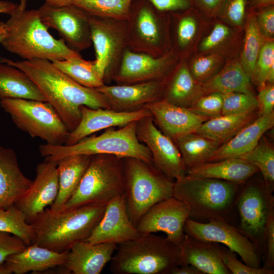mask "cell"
<instances>
[{
  "instance_id": "1",
  "label": "cell",
  "mask_w": 274,
  "mask_h": 274,
  "mask_svg": "<svg viewBox=\"0 0 274 274\" xmlns=\"http://www.w3.org/2000/svg\"><path fill=\"white\" fill-rule=\"evenodd\" d=\"M7 63L24 72L37 84L46 101L55 110L71 131L79 124L80 107L111 109L108 100L95 88L83 86L57 68L47 59L14 61L1 58Z\"/></svg>"
},
{
  "instance_id": "2",
  "label": "cell",
  "mask_w": 274,
  "mask_h": 274,
  "mask_svg": "<svg viewBox=\"0 0 274 274\" xmlns=\"http://www.w3.org/2000/svg\"><path fill=\"white\" fill-rule=\"evenodd\" d=\"M5 23L1 44L23 60L47 59L50 61L81 56L62 39L54 38L43 23L38 10L18 7Z\"/></svg>"
},
{
  "instance_id": "3",
  "label": "cell",
  "mask_w": 274,
  "mask_h": 274,
  "mask_svg": "<svg viewBox=\"0 0 274 274\" xmlns=\"http://www.w3.org/2000/svg\"><path fill=\"white\" fill-rule=\"evenodd\" d=\"M106 204H88L54 211L46 208L30 223L36 244L53 251L69 250L85 241L102 217Z\"/></svg>"
},
{
  "instance_id": "4",
  "label": "cell",
  "mask_w": 274,
  "mask_h": 274,
  "mask_svg": "<svg viewBox=\"0 0 274 274\" xmlns=\"http://www.w3.org/2000/svg\"><path fill=\"white\" fill-rule=\"evenodd\" d=\"M242 184L185 175L175 181L173 196L189 207L190 218L223 221L235 226L236 200Z\"/></svg>"
},
{
  "instance_id": "5",
  "label": "cell",
  "mask_w": 274,
  "mask_h": 274,
  "mask_svg": "<svg viewBox=\"0 0 274 274\" xmlns=\"http://www.w3.org/2000/svg\"><path fill=\"white\" fill-rule=\"evenodd\" d=\"M179 249L166 237L141 233L117 245L110 261L115 274H169L178 265Z\"/></svg>"
},
{
  "instance_id": "6",
  "label": "cell",
  "mask_w": 274,
  "mask_h": 274,
  "mask_svg": "<svg viewBox=\"0 0 274 274\" xmlns=\"http://www.w3.org/2000/svg\"><path fill=\"white\" fill-rule=\"evenodd\" d=\"M137 121L132 122L118 129H114L113 127L106 129L99 135L91 134L71 145H41L39 152L45 159L56 162L73 155L91 156L108 154L121 158H136L153 165L149 149L138 139Z\"/></svg>"
},
{
  "instance_id": "7",
  "label": "cell",
  "mask_w": 274,
  "mask_h": 274,
  "mask_svg": "<svg viewBox=\"0 0 274 274\" xmlns=\"http://www.w3.org/2000/svg\"><path fill=\"white\" fill-rule=\"evenodd\" d=\"M124 197L133 224L153 205L173 196L174 181L152 164L134 158L123 159Z\"/></svg>"
},
{
  "instance_id": "8",
  "label": "cell",
  "mask_w": 274,
  "mask_h": 274,
  "mask_svg": "<svg viewBox=\"0 0 274 274\" xmlns=\"http://www.w3.org/2000/svg\"><path fill=\"white\" fill-rule=\"evenodd\" d=\"M123 159L108 154L91 156L77 189L63 209L88 204H107L124 195Z\"/></svg>"
},
{
  "instance_id": "9",
  "label": "cell",
  "mask_w": 274,
  "mask_h": 274,
  "mask_svg": "<svg viewBox=\"0 0 274 274\" xmlns=\"http://www.w3.org/2000/svg\"><path fill=\"white\" fill-rule=\"evenodd\" d=\"M0 106L17 127L32 138L53 145L65 144L70 131L48 102L7 99L1 100Z\"/></svg>"
},
{
  "instance_id": "10",
  "label": "cell",
  "mask_w": 274,
  "mask_h": 274,
  "mask_svg": "<svg viewBox=\"0 0 274 274\" xmlns=\"http://www.w3.org/2000/svg\"><path fill=\"white\" fill-rule=\"evenodd\" d=\"M272 192L262 177L252 176L241 185L236 200L235 227L256 246L262 257L267 223L274 214Z\"/></svg>"
},
{
  "instance_id": "11",
  "label": "cell",
  "mask_w": 274,
  "mask_h": 274,
  "mask_svg": "<svg viewBox=\"0 0 274 274\" xmlns=\"http://www.w3.org/2000/svg\"><path fill=\"white\" fill-rule=\"evenodd\" d=\"M169 14L146 0H133L126 20L128 48L154 57L171 51L168 49Z\"/></svg>"
},
{
  "instance_id": "12",
  "label": "cell",
  "mask_w": 274,
  "mask_h": 274,
  "mask_svg": "<svg viewBox=\"0 0 274 274\" xmlns=\"http://www.w3.org/2000/svg\"><path fill=\"white\" fill-rule=\"evenodd\" d=\"M89 21L96 67L107 84L112 81L128 48L126 20L90 15Z\"/></svg>"
},
{
  "instance_id": "13",
  "label": "cell",
  "mask_w": 274,
  "mask_h": 274,
  "mask_svg": "<svg viewBox=\"0 0 274 274\" xmlns=\"http://www.w3.org/2000/svg\"><path fill=\"white\" fill-rule=\"evenodd\" d=\"M185 233L198 239L221 244L240 256L243 262L255 267H261L262 256L256 246L234 225L212 220L201 222L189 218Z\"/></svg>"
},
{
  "instance_id": "14",
  "label": "cell",
  "mask_w": 274,
  "mask_h": 274,
  "mask_svg": "<svg viewBox=\"0 0 274 274\" xmlns=\"http://www.w3.org/2000/svg\"><path fill=\"white\" fill-rule=\"evenodd\" d=\"M38 10L43 23L56 30L71 49L79 53L92 44L90 15L80 8L72 4L56 7L45 3Z\"/></svg>"
},
{
  "instance_id": "15",
  "label": "cell",
  "mask_w": 274,
  "mask_h": 274,
  "mask_svg": "<svg viewBox=\"0 0 274 274\" xmlns=\"http://www.w3.org/2000/svg\"><path fill=\"white\" fill-rule=\"evenodd\" d=\"M136 132L140 142L149 149L156 169L174 181L186 175V168L178 148L157 128L152 116L137 121Z\"/></svg>"
},
{
  "instance_id": "16",
  "label": "cell",
  "mask_w": 274,
  "mask_h": 274,
  "mask_svg": "<svg viewBox=\"0 0 274 274\" xmlns=\"http://www.w3.org/2000/svg\"><path fill=\"white\" fill-rule=\"evenodd\" d=\"M177 60L178 57L172 51L154 57L128 48L112 81L117 84L164 81L176 66Z\"/></svg>"
},
{
  "instance_id": "17",
  "label": "cell",
  "mask_w": 274,
  "mask_h": 274,
  "mask_svg": "<svg viewBox=\"0 0 274 274\" xmlns=\"http://www.w3.org/2000/svg\"><path fill=\"white\" fill-rule=\"evenodd\" d=\"M190 214L189 207L173 196L151 207L136 226L141 233L164 232L168 241L179 247L184 238V226Z\"/></svg>"
},
{
  "instance_id": "18",
  "label": "cell",
  "mask_w": 274,
  "mask_h": 274,
  "mask_svg": "<svg viewBox=\"0 0 274 274\" xmlns=\"http://www.w3.org/2000/svg\"><path fill=\"white\" fill-rule=\"evenodd\" d=\"M59 188L57 162L47 159L38 164L36 176L25 193L14 204L30 223L56 199Z\"/></svg>"
},
{
  "instance_id": "19",
  "label": "cell",
  "mask_w": 274,
  "mask_h": 274,
  "mask_svg": "<svg viewBox=\"0 0 274 274\" xmlns=\"http://www.w3.org/2000/svg\"><path fill=\"white\" fill-rule=\"evenodd\" d=\"M141 234L129 218L123 195L106 205L102 217L85 241L91 244L118 245L134 239Z\"/></svg>"
},
{
  "instance_id": "20",
  "label": "cell",
  "mask_w": 274,
  "mask_h": 274,
  "mask_svg": "<svg viewBox=\"0 0 274 274\" xmlns=\"http://www.w3.org/2000/svg\"><path fill=\"white\" fill-rule=\"evenodd\" d=\"M81 120L70 131L64 144L71 145L98 131L117 126H123L133 121L152 116L147 109L130 112H119L105 108L92 109L85 106L80 107Z\"/></svg>"
},
{
  "instance_id": "21",
  "label": "cell",
  "mask_w": 274,
  "mask_h": 274,
  "mask_svg": "<svg viewBox=\"0 0 274 274\" xmlns=\"http://www.w3.org/2000/svg\"><path fill=\"white\" fill-rule=\"evenodd\" d=\"M165 80L116 85L105 84L96 89L106 97L111 109L130 112L162 99Z\"/></svg>"
},
{
  "instance_id": "22",
  "label": "cell",
  "mask_w": 274,
  "mask_h": 274,
  "mask_svg": "<svg viewBox=\"0 0 274 274\" xmlns=\"http://www.w3.org/2000/svg\"><path fill=\"white\" fill-rule=\"evenodd\" d=\"M143 108L150 112L155 125L172 140L181 135L196 131L203 122L210 119L163 99L148 104Z\"/></svg>"
},
{
  "instance_id": "23",
  "label": "cell",
  "mask_w": 274,
  "mask_h": 274,
  "mask_svg": "<svg viewBox=\"0 0 274 274\" xmlns=\"http://www.w3.org/2000/svg\"><path fill=\"white\" fill-rule=\"evenodd\" d=\"M116 247V244L112 243L91 244L86 241L78 242L68 250L63 267L67 273L99 274L111 261Z\"/></svg>"
},
{
  "instance_id": "24",
  "label": "cell",
  "mask_w": 274,
  "mask_h": 274,
  "mask_svg": "<svg viewBox=\"0 0 274 274\" xmlns=\"http://www.w3.org/2000/svg\"><path fill=\"white\" fill-rule=\"evenodd\" d=\"M32 182L21 170L15 151L0 145V209L15 204Z\"/></svg>"
},
{
  "instance_id": "25",
  "label": "cell",
  "mask_w": 274,
  "mask_h": 274,
  "mask_svg": "<svg viewBox=\"0 0 274 274\" xmlns=\"http://www.w3.org/2000/svg\"><path fill=\"white\" fill-rule=\"evenodd\" d=\"M178 247V265H192L203 274H231L221 260L217 243L201 241L185 233Z\"/></svg>"
},
{
  "instance_id": "26",
  "label": "cell",
  "mask_w": 274,
  "mask_h": 274,
  "mask_svg": "<svg viewBox=\"0 0 274 274\" xmlns=\"http://www.w3.org/2000/svg\"><path fill=\"white\" fill-rule=\"evenodd\" d=\"M68 253V250L58 252L31 244L21 251L9 256L4 263L12 273L40 272L63 266L66 263Z\"/></svg>"
},
{
  "instance_id": "27",
  "label": "cell",
  "mask_w": 274,
  "mask_h": 274,
  "mask_svg": "<svg viewBox=\"0 0 274 274\" xmlns=\"http://www.w3.org/2000/svg\"><path fill=\"white\" fill-rule=\"evenodd\" d=\"M274 125V112L258 116L242 129L227 142L220 145L214 152L209 162L229 158H241L251 151L261 136Z\"/></svg>"
},
{
  "instance_id": "28",
  "label": "cell",
  "mask_w": 274,
  "mask_h": 274,
  "mask_svg": "<svg viewBox=\"0 0 274 274\" xmlns=\"http://www.w3.org/2000/svg\"><path fill=\"white\" fill-rule=\"evenodd\" d=\"M201 96V84L184 62L177 65L164 81L162 99L174 105L188 109Z\"/></svg>"
},
{
  "instance_id": "29",
  "label": "cell",
  "mask_w": 274,
  "mask_h": 274,
  "mask_svg": "<svg viewBox=\"0 0 274 274\" xmlns=\"http://www.w3.org/2000/svg\"><path fill=\"white\" fill-rule=\"evenodd\" d=\"M259 172L256 166L242 158H229L189 169L186 175L243 184Z\"/></svg>"
},
{
  "instance_id": "30",
  "label": "cell",
  "mask_w": 274,
  "mask_h": 274,
  "mask_svg": "<svg viewBox=\"0 0 274 274\" xmlns=\"http://www.w3.org/2000/svg\"><path fill=\"white\" fill-rule=\"evenodd\" d=\"M90 156L73 155L57 161L59 188L57 196L50 206L54 211L63 209L77 189L90 162Z\"/></svg>"
},
{
  "instance_id": "31",
  "label": "cell",
  "mask_w": 274,
  "mask_h": 274,
  "mask_svg": "<svg viewBox=\"0 0 274 274\" xmlns=\"http://www.w3.org/2000/svg\"><path fill=\"white\" fill-rule=\"evenodd\" d=\"M7 99L47 101L37 84L24 72L0 62V101Z\"/></svg>"
},
{
  "instance_id": "32",
  "label": "cell",
  "mask_w": 274,
  "mask_h": 274,
  "mask_svg": "<svg viewBox=\"0 0 274 274\" xmlns=\"http://www.w3.org/2000/svg\"><path fill=\"white\" fill-rule=\"evenodd\" d=\"M201 86L202 95L230 92L254 95L250 77L241 63L236 61L226 64L219 72L201 84Z\"/></svg>"
},
{
  "instance_id": "33",
  "label": "cell",
  "mask_w": 274,
  "mask_h": 274,
  "mask_svg": "<svg viewBox=\"0 0 274 274\" xmlns=\"http://www.w3.org/2000/svg\"><path fill=\"white\" fill-rule=\"evenodd\" d=\"M258 116V109L240 114L221 115L203 122L196 132L221 145Z\"/></svg>"
},
{
  "instance_id": "34",
  "label": "cell",
  "mask_w": 274,
  "mask_h": 274,
  "mask_svg": "<svg viewBox=\"0 0 274 274\" xmlns=\"http://www.w3.org/2000/svg\"><path fill=\"white\" fill-rule=\"evenodd\" d=\"M173 141L181 153L186 170L209 162L220 146L196 131L181 135Z\"/></svg>"
},
{
  "instance_id": "35",
  "label": "cell",
  "mask_w": 274,
  "mask_h": 274,
  "mask_svg": "<svg viewBox=\"0 0 274 274\" xmlns=\"http://www.w3.org/2000/svg\"><path fill=\"white\" fill-rule=\"evenodd\" d=\"M51 62L57 68L83 86L96 89L105 84L95 60H86L79 56Z\"/></svg>"
},
{
  "instance_id": "36",
  "label": "cell",
  "mask_w": 274,
  "mask_h": 274,
  "mask_svg": "<svg viewBox=\"0 0 274 274\" xmlns=\"http://www.w3.org/2000/svg\"><path fill=\"white\" fill-rule=\"evenodd\" d=\"M263 38L257 27L255 12L250 10L247 19L244 44L240 63L252 82L254 80L256 61L264 43Z\"/></svg>"
},
{
  "instance_id": "37",
  "label": "cell",
  "mask_w": 274,
  "mask_h": 274,
  "mask_svg": "<svg viewBox=\"0 0 274 274\" xmlns=\"http://www.w3.org/2000/svg\"><path fill=\"white\" fill-rule=\"evenodd\" d=\"M133 0H72V4L91 16L126 20Z\"/></svg>"
},
{
  "instance_id": "38",
  "label": "cell",
  "mask_w": 274,
  "mask_h": 274,
  "mask_svg": "<svg viewBox=\"0 0 274 274\" xmlns=\"http://www.w3.org/2000/svg\"><path fill=\"white\" fill-rule=\"evenodd\" d=\"M256 166L267 188L273 191L274 148L263 135L257 145L241 157Z\"/></svg>"
},
{
  "instance_id": "39",
  "label": "cell",
  "mask_w": 274,
  "mask_h": 274,
  "mask_svg": "<svg viewBox=\"0 0 274 274\" xmlns=\"http://www.w3.org/2000/svg\"><path fill=\"white\" fill-rule=\"evenodd\" d=\"M0 231L7 232L20 238L28 246L32 243L33 231L24 214L14 204L0 209Z\"/></svg>"
},
{
  "instance_id": "40",
  "label": "cell",
  "mask_w": 274,
  "mask_h": 274,
  "mask_svg": "<svg viewBox=\"0 0 274 274\" xmlns=\"http://www.w3.org/2000/svg\"><path fill=\"white\" fill-rule=\"evenodd\" d=\"M170 13L177 18L175 27V41L177 48L182 52L187 47L195 35L197 24L189 9Z\"/></svg>"
},
{
  "instance_id": "41",
  "label": "cell",
  "mask_w": 274,
  "mask_h": 274,
  "mask_svg": "<svg viewBox=\"0 0 274 274\" xmlns=\"http://www.w3.org/2000/svg\"><path fill=\"white\" fill-rule=\"evenodd\" d=\"M222 94L221 115L240 114L258 109V101L254 95L239 92Z\"/></svg>"
},
{
  "instance_id": "42",
  "label": "cell",
  "mask_w": 274,
  "mask_h": 274,
  "mask_svg": "<svg viewBox=\"0 0 274 274\" xmlns=\"http://www.w3.org/2000/svg\"><path fill=\"white\" fill-rule=\"evenodd\" d=\"M222 60V58L216 54L199 57L193 60L189 69L194 79L202 84L217 73Z\"/></svg>"
},
{
  "instance_id": "43",
  "label": "cell",
  "mask_w": 274,
  "mask_h": 274,
  "mask_svg": "<svg viewBox=\"0 0 274 274\" xmlns=\"http://www.w3.org/2000/svg\"><path fill=\"white\" fill-rule=\"evenodd\" d=\"M218 252L222 261L228 269L231 274H273L274 269L263 267L255 268L239 261L236 254L225 246L218 244Z\"/></svg>"
},
{
  "instance_id": "44",
  "label": "cell",
  "mask_w": 274,
  "mask_h": 274,
  "mask_svg": "<svg viewBox=\"0 0 274 274\" xmlns=\"http://www.w3.org/2000/svg\"><path fill=\"white\" fill-rule=\"evenodd\" d=\"M274 66V43L264 42L258 55L255 70L254 82L260 88L267 82L271 68Z\"/></svg>"
},
{
  "instance_id": "45",
  "label": "cell",
  "mask_w": 274,
  "mask_h": 274,
  "mask_svg": "<svg viewBox=\"0 0 274 274\" xmlns=\"http://www.w3.org/2000/svg\"><path fill=\"white\" fill-rule=\"evenodd\" d=\"M222 94L213 93L200 97L188 109L193 113L209 119L221 115Z\"/></svg>"
},
{
  "instance_id": "46",
  "label": "cell",
  "mask_w": 274,
  "mask_h": 274,
  "mask_svg": "<svg viewBox=\"0 0 274 274\" xmlns=\"http://www.w3.org/2000/svg\"><path fill=\"white\" fill-rule=\"evenodd\" d=\"M248 7V0H224L217 14L234 25L244 21Z\"/></svg>"
},
{
  "instance_id": "47",
  "label": "cell",
  "mask_w": 274,
  "mask_h": 274,
  "mask_svg": "<svg viewBox=\"0 0 274 274\" xmlns=\"http://www.w3.org/2000/svg\"><path fill=\"white\" fill-rule=\"evenodd\" d=\"M26 246L17 236L0 231V264L4 263L9 256L21 251Z\"/></svg>"
},
{
  "instance_id": "48",
  "label": "cell",
  "mask_w": 274,
  "mask_h": 274,
  "mask_svg": "<svg viewBox=\"0 0 274 274\" xmlns=\"http://www.w3.org/2000/svg\"><path fill=\"white\" fill-rule=\"evenodd\" d=\"M255 14L256 23L261 35L272 38L274 36V6L268 5L258 9Z\"/></svg>"
},
{
  "instance_id": "49",
  "label": "cell",
  "mask_w": 274,
  "mask_h": 274,
  "mask_svg": "<svg viewBox=\"0 0 274 274\" xmlns=\"http://www.w3.org/2000/svg\"><path fill=\"white\" fill-rule=\"evenodd\" d=\"M230 29L222 23H217L210 33L201 42L199 48L207 51L216 48L224 42L229 36Z\"/></svg>"
},
{
  "instance_id": "50",
  "label": "cell",
  "mask_w": 274,
  "mask_h": 274,
  "mask_svg": "<svg viewBox=\"0 0 274 274\" xmlns=\"http://www.w3.org/2000/svg\"><path fill=\"white\" fill-rule=\"evenodd\" d=\"M259 116L267 115L274 112V85L266 83L260 88L256 97Z\"/></svg>"
},
{
  "instance_id": "51",
  "label": "cell",
  "mask_w": 274,
  "mask_h": 274,
  "mask_svg": "<svg viewBox=\"0 0 274 274\" xmlns=\"http://www.w3.org/2000/svg\"><path fill=\"white\" fill-rule=\"evenodd\" d=\"M263 258L262 267L274 269V214L270 216L266 225Z\"/></svg>"
},
{
  "instance_id": "52",
  "label": "cell",
  "mask_w": 274,
  "mask_h": 274,
  "mask_svg": "<svg viewBox=\"0 0 274 274\" xmlns=\"http://www.w3.org/2000/svg\"><path fill=\"white\" fill-rule=\"evenodd\" d=\"M160 12L174 13L193 7L192 0H146Z\"/></svg>"
},
{
  "instance_id": "53",
  "label": "cell",
  "mask_w": 274,
  "mask_h": 274,
  "mask_svg": "<svg viewBox=\"0 0 274 274\" xmlns=\"http://www.w3.org/2000/svg\"><path fill=\"white\" fill-rule=\"evenodd\" d=\"M224 0H192L202 11L210 13H217Z\"/></svg>"
},
{
  "instance_id": "54",
  "label": "cell",
  "mask_w": 274,
  "mask_h": 274,
  "mask_svg": "<svg viewBox=\"0 0 274 274\" xmlns=\"http://www.w3.org/2000/svg\"><path fill=\"white\" fill-rule=\"evenodd\" d=\"M169 274H203L200 270L190 264L178 265L174 267Z\"/></svg>"
},
{
  "instance_id": "55",
  "label": "cell",
  "mask_w": 274,
  "mask_h": 274,
  "mask_svg": "<svg viewBox=\"0 0 274 274\" xmlns=\"http://www.w3.org/2000/svg\"><path fill=\"white\" fill-rule=\"evenodd\" d=\"M274 0H248V5L251 10L273 5Z\"/></svg>"
},
{
  "instance_id": "56",
  "label": "cell",
  "mask_w": 274,
  "mask_h": 274,
  "mask_svg": "<svg viewBox=\"0 0 274 274\" xmlns=\"http://www.w3.org/2000/svg\"><path fill=\"white\" fill-rule=\"evenodd\" d=\"M18 6L11 2L0 0V13L10 15Z\"/></svg>"
},
{
  "instance_id": "57",
  "label": "cell",
  "mask_w": 274,
  "mask_h": 274,
  "mask_svg": "<svg viewBox=\"0 0 274 274\" xmlns=\"http://www.w3.org/2000/svg\"><path fill=\"white\" fill-rule=\"evenodd\" d=\"M47 4L53 6H62L72 4V0H45Z\"/></svg>"
},
{
  "instance_id": "58",
  "label": "cell",
  "mask_w": 274,
  "mask_h": 274,
  "mask_svg": "<svg viewBox=\"0 0 274 274\" xmlns=\"http://www.w3.org/2000/svg\"><path fill=\"white\" fill-rule=\"evenodd\" d=\"M12 272L7 267L5 263L0 264V274H11Z\"/></svg>"
},
{
  "instance_id": "59",
  "label": "cell",
  "mask_w": 274,
  "mask_h": 274,
  "mask_svg": "<svg viewBox=\"0 0 274 274\" xmlns=\"http://www.w3.org/2000/svg\"><path fill=\"white\" fill-rule=\"evenodd\" d=\"M20 4L18 5V8L21 10L26 9L27 0H19Z\"/></svg>"
}]
</instances>
